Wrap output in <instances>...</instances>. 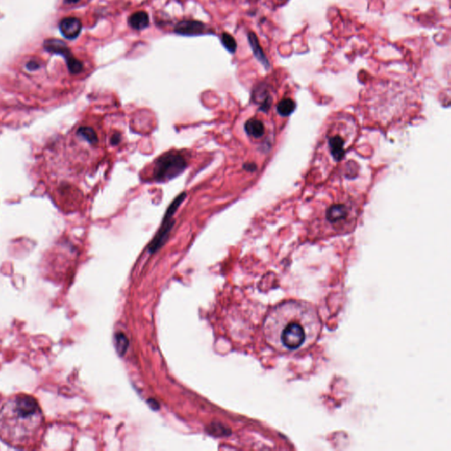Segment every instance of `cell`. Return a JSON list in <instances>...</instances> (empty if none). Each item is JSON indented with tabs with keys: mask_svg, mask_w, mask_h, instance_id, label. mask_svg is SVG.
<instances>
[{
	"mask_svg": "<svg viewBox=\"0 0 451 451\" xmlns=\"http://www.w3.org/2000/svg\"><path fill=\"white\" fill-rule=\"evenodd\" d=\"M244 168H246L248 171H254L256 170L257 167H256L255 164H245Z\"/></svg>",
	"mask_w": 451,
	"mask_h": 451,
	"instance_id": "cell-16",
	"label": "cell"
},
{
	"mask_svg": "<svg viewBox=\"0 0 451 451\" xmlns=\"http://www.w3.org/2000/svg\"><path fill=\"white\" fill-rule=\"evenodd\" d=\"M82 24L78 18L67 17L60 22V31L65 37L74 39L81 34Z\"/></svg>",
	"mask_w": 451,
	"mask_h": 451,
	"instance_id": "cell-8",
	"label": "cell"
},
{
	"mask_svg": "<svg viewBox=\"0 0 451 451\" xmlns=\"http://www.w3.org/2000/svg\"><path fill=\"white\" fill-rule=\"evenodd\" d=\"M65 3L67 4H76L80 1V0H65Z\"/></svg>",
	"mask_w": 451,
	"mask_h": 451,
	"instance_id": "cell-17",
	"label": "cell"
},
{
	"mask_svg": "<svg viewBox=\"0 0 451 451\" xmlns=\"http://www.w3.org/2000/svg\"><path fill=\"white\" fill-rule=\"evenodd\" d=\"M245 131L248 136L255 139H259L264 134V123L258 118H250L245 123Z\"/></svg>",
	"mask_w": 451,
	"mask_h": 451,
	"instance_id": "cell-11",
	"label": "cell"
},
{
	"mask_svg": "<svg viewBox=\"0 0 451 451\" xmlns=\"http://www.w3.org/2000/svg\"><path fill=\"white\" fill-rule=\"evenodd\" d=\"M355 133V123L350 117L340 116L332 119L320 142L321 159L324 158L326 163L332 166L338 163L354 141Z\"/></svg>",
	"mask_w": 451,
	"mask_h": 451,
	"instance_id": "cell-3",
	"label": "cell"
},
{
	"mask_svg": "<svg viewBox=\"0 0 451 451\" xmlns=\"http://www.w3.org/2000/svg\"><path fill=\"white\" fill-rule=\"evenodd\" d=\"M205 30V24L197 20H184L174 27V32L184 36H199Z\"/></svg>",
	"mask_w": 451,
	"mask_h": 451,
	"instance_id": "cell-7",
	"label": "cell"
},
{
	"mask_svg": "<svg viewBox=\"0 0 451 451\" xmlns=\"http://www.w3.org/2000/svg\"><path fill=\"white\" fill-rule=\"evenodd\" d=\"M185 197H186V194H181L168 207L167 212L165 213L164 219L162 220L161 228L159 229L158 233L156 234L155 238L152 241L151 244H150V247H149L150 252H156L158 248H161V246L164 244V242H166V240L168 238V235L170 233L171 229L174 225V220L172 219H173L174 213L177 212V210L181 204L183 203Z\"/></svg>",
	"mask_w": 451,
	"mask_h": 451,
	"instance_id": "cell-6",
	"label": "cell"
},
{
	"mask_svg": "<svg viewBox=\"0 0 451 451\" xmlns=\"http://www.w3.org/2000/svg\"><path fill=\"white\" fill-rule=\"evenodd\" d=\"M128 22H129L130 27L132 29H136V30H142V29H146L149 26L150 19H149L147 13L143 12V11H139V12L133 13L129 17Z\"/></svg>",
	"mask_w": 451,
	"mask_h": 451,
	"instance_id": "cell-10",
	"label": "cell"
},
{
	"mask_svg": "<svg viewBox=\"0 0 451 451\" xmlns=\"http://www.w3.org/2000/svg\"><path fill=\"white\" fill-rule=\"evenodd\" d=\"M322 322L315 307L302 300H287L275 307L264 321L269 345L282 354L305 351L316 343Z\"/></svg>",
	"mask_w": 451,
	"mask_h": 451,
	"instance_id": "cell-1",
	"label": "cell"
},
{
	"mask_svg": "<svg viewBox=\"0 0 451 451\" xmlns=\"http://www.w3.org/2000/svg\"><path fill=\"white\" fill-rule=\"evenodd\" d=\"M78 134L81 136V138H83L85 140L89 142L90 144H96L98 142V136L93 128L88 127V126H82L80 129L78 130Z\"/></svg>",
	"mask_w": 451,
	"mask_h": 451,
	"instance_id": "cell-13",
	"label": "cell"
},
{
	"mask_svg": "<svg viewBox=\"0 0 451 451\" xmlns=\"http://www.w3.org/2000/svg\"><path fill=\"white\" fill-rule=\"evenodd\" d=\"M356 214L353 200L345 197L339 201H332L331 205L326 206L321 218V221L324 222L321 224L322 228L330 231L345 232L355 222Z\"/></svg>",
	"mask_w": 451,
	"mask_h": 451,
	"instance_id": "cell-4",
	"label": "cell"
},
{
	"mask_svg": "<svg viewBox=\"0 0 451 451\" xmlns=\"http://www.w3.org/2000/svg\"><path fill=\"white\" fill-rule=\"evenodd\" d=\"M248 39L249 45L252 47V52H253V54H254L256 58L266 69L270 68V62H269L268 58H266V56L264 54V51H263V48H262L261 45L259 43V41H258V36H256L255 33L249 32L248 35Z\"/></svg>",
	"mask_w": 451,
	"mask_h": 451,
	"instance_id": "cell-9",
	"label": "cell"
},
{
	"mask_svg": "<svg viewBox=\"0 0 451 451\" xmlns=\"http://www.w3.org/2000/svg\"><path fill=\"white\" fill-rule=\"evenodd\" d=\"M45 428L42 408L34 396L17 394L0 406V440L12 448H38Z\"/></svg>",
	"mask_w": 451,
	"mask_h": 451,
	"instance_id": "cell-2",
	"label": "cell"
},
{
	"mask_svg": "<svg viewBox=\"0 0 451 451\" xmlns=\"http://www.w3.org/2000/svg\"><path fill=\"white\" fill-rule=\"evenodd\" d=\"M186 167V161L180 154L169 152L157 159L153 170V177L157 182L171 180L183 173Z\"/></svg>",
	"mask_w": 451,
	"mask_h": 451,
	"instance_id": "cell-5",
	"label": "cell"
},
{
	"mask_svg": "<svg viewBox=\"0 0 451 451\" xmlns=\"http://www.w3.org/2000/svg\"><path fill=\"white\" fill-rule=\"evenodd\" d=\"M221 42L228 52H231V53H235L236 52L237 43L231 35H229L228 33H223L222 36H221Z\"/></svg>",
	"mask_w": 451,
	"mask_h": 451,
	"instance_id": "cell-14",
	"label": "cell"
},
{
	"mask_svg": "<svg viewBox=\"0 0 451 451\" xmlns=\"http://www.w3.org/2000/svg\"><path fill=\"white\" fill-rule=\"evenodd\" d=\"M120 140H121V135H120V133L116 132V133H115V134L112 136V138H111V144H112V145H118Z\"/></svg>",
	"mask_w": 451,
	"mask_h": 451,
	"instance_id": "cell-15",
	"label": "cell"
},
{
	"mask_svg": "<svg viewBox=\"0 0 451 451\" xmlns=\"http://www.w3.org/2000/svg\"><path fill=\"white\" fill-rule=\"evenodd\" d=\"M294 108H295L294 102L292 99L286 98L279 103L277 110L281 116H288L294 110Z\"/></svg>",
	"mask_w": 451,
	"mask_h": 451,
	"instance_id": "cell-12",
	"label": "cell"
}]
</instances>
